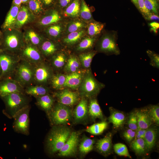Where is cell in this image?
Returning <instances> with one entry per match:
<instances>
[{
    "instance_id": "obj_1",
    "label": "cell",
    "mask_w": 159,
    "mask_h": 159,
    "mask_svg": "<svg viewBox=\"0 0 159 159\" xmlns=\"http://www.w3.org/2000/svg\"><path fill=\"white\" fill-rule=\"evenodd\" d=\"M70 129L65 126L54 127L50 132L47 141V146L51 154L59 151L65 143L71 133Z\"/></svg>"
},
{
    "instance_id": "obj_2",
    "label": "cell",
    "mask_w": 159,
    "mask_h": 159,
    "mask_svg": "<svg viewBox=\"0 0 159 159\" xmlns=\"http://www.w3.org/2000/svg\"><path fill=\"white\" fill-rule=\"evenodd\" d=\"M105 87L104 84L98 82L88 69L85 72L78 89L82 97L91 98L95 97Z\"/></svg>"
},
{
    "instance_id": "obj_3",
    "label": "cell",
    "mask_w": 159,
    "mask_h": 159,
    "mask_svg": "<svg viewBox=\"0 0 159 159\" xmlns=\"http://www.w3.org/2000/svg\"><path fill=\"white\" fill-rule=\"evenodd\" d=\"M4 31L2 37L5 49L13 52L19 51L25 44L23 32L14 28Z\"/></svg>"
},
{
    "instance_id": "obj_4",
    "label": "cell",
    "mask_w": 159,
    "mask_h": 159,
    "mask_svg": "<svg viewBox=\"0 0 159 159\" xmlns=\"http://www.w3.org/2000/svg\"><path fill=\"white\" fill-rule=\"evenodd\" d=\"M49 112V119L54 125L66 124L70 121L72 117V112L69 107L59 103Z\"/></svg>"
},
{
    "instance_id": "obj_5",
    "label": "cell",
    "mask_w": 159,
    "mask_h": 159,
    "mask_svg": "<svg viewBox=\"0 0 159 159\" xmlns=\"http://www.w3.org/2000/svg\"><path fill=\"white\" fill-rule=\"evenodd\" d=\"M29 108L27 106H25L13 116V127L16 131L25 135L29 134Z\"/></svg>"
},
{
    "instance_id": "obj_6",
    "label": "cell",
    "mask_w": 159,
    "mask_h": 159,
    "mask_svg": "<svg viewBox=\"0 0 159 159\" xmlns=\"http://www.w3.org/2000/svg\"><path fill=\"white\" fill-rule=\"evenodd\" d=\"M54 95L58 103L69 107L78 103L81 99L79 92L71 91L67 88L55 92Z\"/></svg>"
},
{
    "instance_id": "obj_7",
    "label": "cell",
    "mask_w": 159,
    "mask_h": 159,
    "mask_svg": "<svg viewBox=\"0 0 159 159\" xmlns=\"http://www.w3.org/2000/svg\"><path fill=\"white\" fill-rule=\"evenodd\" d=\"M38 17L34 22L36 27L41 28L58 23L62 19L59 12L54 9L48 10Z\"/></svg>"
},
{
    "instance_id": "obj_8",
    "label": "cell",
    "mask_w": 159,
    "mask_h": 159,
    "mask_svg": "<svg viewBox=\"0 0 159 159\" xmlns=\"http://www.w3.org/2000/svg\"><path fill=\"white\" fill-rule=\"evenodd\" d=\"M37 17L31 11L27 6H21L13 28L20 29L28 24L34 22Z\"/></svg>"
},
{
    "instance_id": "obj_9",
    "label": "cell",
    "mask_w": 159,
    "mask_h": 159,
    "mask_svg": "<svg viewBox=\"0 0 159 159\" xmlns=\"http://www.w3.org/2000/svg\"><path fill=\"white\" fill-rule=\"evenodd\" d=\"M79 134L75 132H71L68 139L58 151L59 156H72L76 153L79 143Z\"/></svg>"
},
{
    "instance_id": "obj_10",
    "label": "cell",
    "mask_w": 159,
    "mask_h": 159,
    "mask_svg": "<svg viewBox=\"0 0 159 159\" xmlns=\"http://www.w3.org/2000/svg\"><path fill=\"white\" fill-rule=\"evenodd\" d=\"M6 105L13 117L16 113L25 106V99L20 92L11 93L4 97Z\"/></svg>"
},
{
    "instance_id": "obj_11",
    "label": "cell",
    "mask_w": 159,
    "mask_h": 159,
    "mask_svg": "<svg viewBox=\"0 0 159 159\" xmlns=\"http://www.w3.org/2000/svg\"><path fill=\"white\" fill-rule=\"evenodd\" d=\"M99 51L106 53L118 55L120 51L114 37L106 34L101 38L98 44Z\"/></svg>"
},
{
    "instance_id": "obj_12",
    "label": "cell",
    "mask_w": 159,
    "mask_h": 159,
    "mask_svg": "<svg viewBox=\"0 0 159 159\" xmlns=\"http://www.w3.org/2000/svg\"><path fill=\"white\" fill-rule=\"evenodd\" d=\"M19 51L21 57L29 62L37 63L42 60V55L39 48L31 44L25 43Z\"/></svg>"
},
{
    "instance_id": "obj_13",
    "label": "cell",
    "mask_w": 159,
    "mask_h": 159,
    "mask_svg": "<svg viewBox=\"0 0 159 159\" xmlns=\"http://www.w3.org/2000/svg\"><path fill=\"white\" fill-rule=\"evenodd\" d=\"M23 32L25 43L38 48L45 39L42 34L32 26L24 27Z\"/></svg>"
},
{
    "instance_id": "obj_14",
    "label": "cell",
    "mask_w": 159,
    "mask_h": 159,
    "mask_svg": "<svg viewBox=\"0 0 159 159\" xmlns=\"http://www.w3.org/2000/svg\"><path fill=\"white\" fill-rule=\"evenodd\" d=\"M53 75L51 68L43 64L37 66L34 71V78L39 83H47L51 79Z\"/></svg>"
},
{
    "instance_id": "obj_15",
    "label": "cell",
    "mask_w": 159,
    "mask_h": 159,
    "mask_svg": "<svg viewBox=\"0 0 159 159\" xmlns=\"http://www.w3.org/2000/svg\"><path fill=\"white\" fill-rule=\"evenodd\" d=\"M73 112V117L76 122H80L86 119L88 113V103L87 98L82 97Z\"/></svg>"
},
{
    "instance_id": "obj_16",
    "label": "cell",
    "mask_w": 159,
    "mask_h": 159,
    "mask_svg": "<svg viewBox=\"0 0 159 159\" xmlns=\"http://www.w3.org/2000/svg\"><path fill=\"white\" fill-rule=\"evenodd\" d=\"M19 81L23 85L30 83L34 78V71L30 65L26 62L21 64L17 72Z\"/></svg>"
},
{
    "instance_id": "obj_17",
    "label": "cell",
    "mask_w": 159,
    "mask_h": 159,
    "mask_svg": "<svg viewBox=\"0 0 159 159\" xmlns=\"http://www.w3.org/2000/svg\"><path fill=\"white\" fill-rule=\"evenodd\" d=\"M85 72L78 71L67 74L64 88L76 90L78 89L83 78Z\"/></svg>"
},
{
    "instance_id": "obj_18",
    "label": "cell",
    "mask_w": 159,
    "mask_h": 159,
    "mask_svg": "<svg viewBox=\"0 0 159 159\" xmlns=\"http://www.w3.org/2000/svg\"><path fill=\"white\" fill-rule=\"evenodd\" d=\"M2 52L0 53V69L1 75H4L9 73L13 69L16 59L13 55Z\"/></svg>"
},
{
    "instance_id": "obj_19",
    "label": "cell",
    "mask_w": 159,
    "mask_h": 159,
    "mask_svg": "<svg viewBox=\"0 0 159 159\" xmlns=\"http://www.w3.org/2000/svg\"><path fill=\"white\" fill-rule=\"evenodd\" d=\"M137 117L138 128L147 129L153 123L147 107L137 110L135 111Z\"/></svg>"
},
{
    "instance_id": "obj_20",
    "label": "cell",
    "mask_w": 159,
    "mask_h": 159,
    "mask_svg": "<svg viewBox=\"0 0 159 159\" xmlns=\"http://www.w3.org/2000/svg\"><path fill=\"white\" fill-rule=\"evenodd\" d=\"M112 133L109 132L103 138L97 141L96 147L100 153L107 155L110 153L112 146Z\"/></svg>"
},
{
    "instance_id": "obj_21",
    "label": "cell",
    "mask_w": 159,
    "mask_h": 159,
    "mask_svg": "<svg viewBox=\"0 0 159 159\" xmlns=\"http://www.w3.org/2000/svg\"><path fill=\"white\" fill-rule=\"evenodd\" d=\"M20 92L19 85L15 81L6 80L0 84V96L4 97L13 93Z\"/></svg>"
},
{
    "instance_id": "obj_22",
    "label": "cell",
    "mask_w": 159,
    "mask_h": 159,
    "mask_svg": "<svg viewBox=\"0 0 159 159\" xmlns=\"http://www.w3.org/2000/svg\"><path fill=\"white\" fill-rule=\"evenodd\" d=\"M20 7L12 4L2 25L4 31L14 28Z\"/></svg>"
},
{
    "instance_id": "obj_23",
    "label": "cell",
    "mask_w": 159,
    "mask_h": 159,
    "mask_svg": "<svg viewBox=\"0 0 159 159\" xmlns=\"http://www.w3.org/2000/svg\"><path fill=\"white\" fill-rule=\"evenodd\" d=\"M42 55L46 57L53 56L57 52V44L53 41L45 38L38 47Z\"/></svg>"
},
{
    "instance_id": "obj_24",
    "label": "cell",
    "mask_w": 159,
    "mask_h": 159,
    "mask_svg": "<svg viewBox=\"0 0 159 159\" xmlns=\"http://www.w3.org/2000/svg\"><path fill=\"white\" fill-rule=\"evenodd\" d=\"M158 135V130L155 127H149L147 129L144 139L147 152L151 151L155 146Z\"/></svg>"
},
{
    "instance_id": "obj_25",
    "label": "cell",
    "mask_w": 159,
    "mask_h": 159,
    "mask_svg": "<svg viewBox=\"0 0 159 159\" xmlns=\"http://www.w3.org/2000/svg\"><path fill=\"white\" fill-rule=\"evenodd\" d=\"M110 114L109 117V122L112 124L114 128H120L125 122V116L122 112L113 108L110 107Z\"/></svg>"
},
{
    "instance_id": "obj_26",
    "label": "cell",
    "mask_w": 159,
    "mask_h": 159,
    "mask_svg": "<svg viewBox=\"0 0 159 159\" xmlns=\"http://www.w3.org/2000/svg\"><path fill=\"white\" fill-rule=\"evenodd\" d=\"M88 113L91 117L103 120L104 117L100 107L95 97L90 98L88 104Z\"/></svg>"
},
{
    "instance_id": "obj_27",
    "label": "cell",
    "mask_w": 159,
    "mask_h": 159,
    "mask_svg": "<svg viewBox=\"0 0 159 159\" xmlns=\"http://www.w3.org/2000/svg\"><path fill=\"white\" fill-rule=\"evenodd\" d=\"M81 66L78 57L74 55H70L64 67V70L67 74L77 72Z\"/></svg>"
},
{
    "instance_id": "obj_28",
    "label": "cell",
    "mask_w": 159,
    "mask_h": 159,
    "mask_svg": "<svg viewBox=\"0 0 159 159\" xmlns=\"http://www.w3.org/2000/svg\"><path fill=\"white\" fill-rule=\"evenodd\" d=\"M67 54L62 52H57L53 55L52 63L53 67L57 69L64 68L68 59Z\"/></svg>"
},
{
    "instance_id": "obj_29",
    "label": "cell",
    "mask_w": 159,
    "mask_h": 159,
    "mask_svg": "<svg viewBox=\"0 0 159 159\" xmlns=\"http://www.w3.org/2000/svg\"><path fill=\"white\" fill-rule=\"evenodd\" d=\"M44 32L48 37L54 40L58 38L62 31V25L58 23L49 26L44 28Z\"/></svg>"
},
{
    "instance_id": "obj_30",
    "label": "cell",
    "mask_w": 159,
    "mask_h": 159,
    "mask_svg": "<svg viewBox=\"0 0 159 159\" xmlns=\"http://www.w3.org/2000/svg\"><path fill=\"white\" fill-rule=\"evenodd\" d=\"M80 0H73L64 9V14L65 16L74 18L80 14Z\"/></svg>"
},
{
    "instance_id": "obj_31",
    "label": "cell",
    "mask_w": 159,
    "mask_h": 159,
    "mask_svg": "<svg viewBox=\"0 0 159 159\" xmlns=\"http://www.w3.org/2000/svg\"><path fill=\"white\" fill-rule=\"evenodd\" d=\"M84 30L69 33L63 40V42L68 46H72L78 42L85 34Z\"/></svg>"
},
{
    "instance_id": "obj_32",
    "label": "cell",
    "mask_w": 159,
    "mask_h": 159,
    "mask_svg": "<svg viewBox=\"0 0 159 159\" xmlns=\"http://www.w3.org/2000/svg\"><path fill=\"white\" fill-rule=\"evenodd\" d=\"M95 141L94 139L84 137L79 146V150L82 155H85L93 149Z\"/></svg>"
},
{
    "instance_id": "obj_33",
    "label": "cell",
    "mask_w": 159,
    "mask_h": 159,
    "mask_svg": "<svg viewBox=\"0 0 159 159\" xmlns=\"http://www.w3.org/2000/svg\"><path fill=\"white\" fill-rule=\"evenodd\" d=\"M54 102L53 97L48 94L37 97V104L47 112H49L52 109Z\"/></svg>"
},
{
    "instance_id": "obj_34",
    "label": "cell",
    "mask_w": 159,
    "mask_h": 159,
    "mask_svg": "<svg viewBox=\"0 0 159 159\" xmlns=\"http://www.w3.org/2000/svg\"><path fill=\"white\" fill-rule=\"evenodd\" d=\"M96 54V52L91 51L80 54L78 57L81 66L84 69H89L92 59Z\"/></svg>"
},
{
    "instance_id": "obj_35",
    "label": "cell",
    "mask_w": 159,
    "mask_h": 159,
    "mask_svg": "<svg viewBox=\"0 0 159 159\" xmlns=\"http://www.w3.org/2000/svg\"><path fill=\"white\" fill-rule=\"evenodd\" d=\"M27 3L28 8L37 17L43 13L44 6L40 0H29Z\"/></svg>"
},
{
    "instance_id": "obj_36",
    "label": "cell",
    "mask_w": 159,
    "mask_h": 159,
    "mask_svg": "<svg viewBox=\"0 0 159 159\" xmlns=\"http://www.w3.org/2000/svg\"><path fill=\"white\" fill-rule=\"evenodd\" d=\"M66 74L59 73L53 75L51 78L52 87L56 90H62L64 88Z\"/></svg>"
},
{
    "instance_id": "obj_37",
    "label": "cell",
    "mask_w": 159,
    "mask_h": 159,
    "mask_svg": "<svg viewBox=\"0 0 159 159\" xmlns=\"http://www.w3.org/2000/svg\"><path fill=\"white\" fill-rule=\"evenodd\" d=\"M26 92L28 95L37 97L48 94L49 89L42 85L31 86L28 87Z\"/></svg>"
},
{
    "instance_id": "obj_38",
    "label": "cell",
    "mask_w": 159,
    "mask_h": 159,
    "mask_svg": "<svg viewBox=\"0 0 159 159\" xmlns=\"http://www.w3.org/2000/svg\"><path fill=\"white\" fill-rule=\"evenodd\" d=\"M131 147L139 155H144L147 152L146 145L143 138L135 139L131 143Z\"/></svg>"
},
{
    "instance_id": "obj_39",
    "label": "cell",
    "mask_w": 159,
    "mask_h": 159,
    "mask_svg": "<svg viewBox=\"0 0 159 159\" xmlns=\"http://www.w3.org/2000/svg\"><path fill=\"white\" fill-rule=\"evenodd\" d=\"M107 122L103 121L93 124L88 127L86 130L87 132L94 135H99L102 134L107 128Z\"/></svg>"
},
{
    "instance_id": "obj_40",
    "label": "cell",
    "mask_w": 159,
    "mask_h": 159,
    "mask_svg": "<svg viewBox=\"0 0 159 159\" xmlns=\"http://www.w3.org/2000/svg\"><path fill=\"white\" fill-rule=\"evenodd\" d=\"M96 38L94 37H86L81 40L76 47V50L82 52L91 48L95 42Z\"/></svg>"
},
{
    "instance_id": "obj_41",
    "label": "cell",
    "mask_w": 159,
    "mask_h": 159,
    "mask_svg": "<svg viewBox=\"0 0 159 159\" xmlns=\"http://www.w3.org/2000/svg\"><path fill=\"white\" fill-rule=\"evenodd\" d=\"M104 27V24L101 23L92 21L87 26V32L91 37H93L100 34Z\"/></svg>"
},
{
    "instance_id": "obj_42",
    "label": "cell",
    "mask_w": 159,
    "mask_h": 159,
    "mask_svg": "<svg viewBox=\"0 0 159 159\" xmlns=\"http://www.w3.org/2000/svg\"><path fill=\"white\" fill-rule=\"evenodd\" d=\"M79 15L83 19L86 21H89L92 18L90 8L84 0H80Z\"/></svg>"
},
{
    "instance_id": "obj_43",
    "label": "cell",
    "mask_w": 159,
    "mask_h": 159,
    "mask_svg": "<svg viewBox=\"0 0 159 159\" xmlns=\"http://www.w3.org/2000/svg\"><path fill=\"white\" fill-rule=\"evenodd\" d=\"M153 123L159 124V107L158 105H151L147 107Z\"/></svg>"
},
{
    "instance_id": "obj_44",
    "label": "cell",
    "mask_w": 159,
    "mask_h": 159,
    "mask_svg": "<svg viewBox=\"0 0 159 159\" xmlns=\"http://www.w3.org/2000/svg\"><path fill=\"white\" fill-rule=\"evenodd\" d=\"M86 24L80 20H76L69 23L67 27V32L69 33L82 30L86 27Z\"/></svg>"
},
{
    "instance_id": "obj_45",
    "label": "cell",
    "mask_w": 159,
    "mask_h": 159,
    "mask_svg": "<svg viewBox=\"0 0 159 159\" xmlns=\"http://www.w3.org/2000/svg\"><path fill=\"white\" fill-rule=\"evenodd\" d=\"M113 148L115 152L118 155L131 158L127 148L125 144L120 143L115 144Z\"/></svg>"
},
{
    "instance_id": "obj_46",
    "label": "cell",
    "mask_w": 159,
    "mask_h": 159,
    "mask_svg": "<svg viewBox=\"0 0 159 159\" xmlns=\"http://www.w3.org/2000/svg\"><path fill=\"white\" fill-rule=\"evenodd\" d=\"M145 6L149 11L158 15L159 5L157 0H144Z\"/></svg>"
},
{
    "instance_id": "obj_47",
    "label": "cell",
    "mask_w": 159,
    "mask_h": 159,
    "mask_svg": "<svg viewBox=\"0 0 159 159\" xmlns=\"http://www.w3.org/2000/svg\"><path fill=\"white\" fill-rule=\"evenodd\" d=\"M146 52L150 59V64L154 67L159 69V56L154 52L148 50Z\"/></svg>"
},
{
    "instance_id": "obj_48",
    "label": "cell",
    "mask_w": 159,
    "mask_h": 159,
    "mask_svg": "<svg viewBox=\"0 0 159 159\" xmlns=\"http://www.w3.org/2000/svg\"><path fill=\"white\" fill-rule=\"evenodd\" d=\"M127 124L129 128L136 131L138 127V120L135 112H133L130 115Z\"/></svg>"
},
{
    "instance_id": "obj_49",
    "label": "cell",
    "mask_w": 159,
    "mask_h": 159,
    "mask_svg": "<svg viewBox=\"0 0 159 159\" xmlns=\"http://www.w3.org/2000/svg\"><path fill=\"white\" fill-rule=\"evenodd\" d=\"M137 7L145 18L148 16L151 13L146 7L144 0H138Z\"/></svg>"
},
{
    "instance_id": "obj_50",
    "label": "cell",
    "mask_w": 159,
    "mask_h": 159,
    "mask_svg": "<svg viewBox=\"0 0 159 159\" xmlns=\"http://www.w3.org/2000/svg\"><path fill=\"white\" fill-rule=\"evenodd\" d=\"M136 131L130 128L126 130L123 133V136L126 140L130 142L135 138Z\"/></svg>"
},
{
    "instance_id": "obj_51",
    "label": "cell",
    "mask_w": 159,
    "mask_h": 159,
    "mask_svg": "<svg viewBox=\"0 0 159 159\" xmlns=\"http://www.w3.org/2000/svg\"><path fill=\"white\" fill-rule=\"evenodd\" d=\"M73 0H57L58 6L62 9H65Z\"/></svg>"
},
{
    "instance_id": "obj_52",
    "label": "cell",
    "mask_w": 159,
    "mask_h": 159,
    "mask_svg": "<svg viewBox=\"0 0 159 159\" xmlns=\"http://www.w3.org/2000/svg\"><path fill=\"white\" fill-rule=\"evenodd\" d=\"M149 25L151 27L150 28L151 31L155 33L157 32V29L159 27V24L156 22H153L149 24Z\"/></svg>"
},
{
    "instance_id": "obj_53",
    "label": "cell",
    "mask_w": 159,
    "mask_h": 159,
    "mask_svg": "<svg viewBox=\"0 0 159 159\" xmlns=\"http://www.w3.org/2000/svg\"><path fill=\"white\" fill-rule=\"evenodd\" d=\"M145 18L148 20H158L159 17L158 15L151 13L148 16Z\"/></svg>"
},
{
    "instance_id": "obj_54",
    "label": "cell",
    "mask_w": 159,
    "mask_h": 159,
    "mask_svg": "<svg viewBox=\"0 0 159 159\" xmlns=\"http://www.w3.org/2000/svg\"><path fill=\"white\" fill-rule=\"evenodd\" d=\"M43 5L48 6L53 4L56 0H40Z\"/></svg>"
},
{
    "instance_id": "obj_55",
    "label": "cell",
    "mask_w": 159,
    "mask_h": 159,
    "mask_svg": "<svg viewBox=\"0 0 159 159\" xmlns=\"http://www.w3.org/2000/svg\"><path fill=\"white\" fill-rule=\"evenodd\" d=\"M147 129L138 128L136 131V133L139 135L142 138H144Z\"/></svg>"
},
{
    "instance_id": "obj_56",
    "label": "cell",
    "mask_w": 159,
    "mask_h": 159,
    "mask_svg": "<svg viewBox=\"0 0 159 159\" xmlns=\"http://www.w3.org/2000/svg\"><path fill=\"white\" fill-rule=\"evenodd\" d=\"M22 3V0H13V4L20 7Z\"/></svg>"
},
{
    "instance_id": "obj_57",
    "label": "cell",
    "mask_w": 159,
    "mask_h": 159,
    "mask_svg": "<svg viewBox=\"0 0 159 159\" xmlns=\"http://www.w3.org/2000/svg\"><path fill=\"white\" fill-rule=\"evenodd\" d=\"M137 0H132V2L134 3L135 5L137 6Z\"/></svg>"
},
{
    "instance_id": "obj_58",
    "label": "cell",
    "mask_w": 159,
    "mask_h": 159,
    "mask_svg": "<svg viewBox=\"0 0 159 159\" xmlns=\"http://www.w3.org/2000/svg\"><path fill=\"white\" fill-rule=\"evenodd\" d=\"M29 0H22V3L24 4L27 3Z\"/></svg>"
},
{
    "instance_id": "obj_59",
    "label": "cell",
    "mask_w": 159,
    "mask_h": 159,
    "mask_svg": "<svg viewBox=\"0 0 159 159\" xmlns=\"http://www.w3.org/2000/svg\"><path fill=\"white\" fill-rule=\"evenodd\" d=\"M2 35L3 33L0 30V38L2 37Z\"/></svg>"
},
{
    "instance_id": "obj_60",
    "label": "cell",
    "mask_w": 159,
    "mask_h": 159,
    "mask_svg": "<svg viewBox=\"0 0 159 159\" xmlns=\"http://www.w3.org/2000/svg\"><path fill=\"white\" fill-rule=\"evenodd\" d=\"M3 52L2 50L1 49L0 47V53H1Z\"/></svg>"
},
{
    "instance_id": "obj_61",
    "label": "cell",
    "mask_w": 159,
    "mask_h": 159,
    "mask_svg": "<svg viewBox=\"0 0 159 159\" xmlns=\"http://www.w3.org/2000/svg\"><path fill=\"white\" fill-rule=\"evenodd\" d=\"M1 72V70H0V72Z\"/></svg>"
},
{
    "instance_id": "obj_62",
    "label": "cell",
    "mask_w": 159,
    "mask_h": 159,
    "mask_svg": "<svg viewBox=\"0 0 159 159\" xmlns=\"http://www.w3.org/2000/svg\"><path fill=\"white\" fill-rule=\"evenodd\" d=\"M158 0V1H159V0Z\"/></svg>"
}]
</instances>
